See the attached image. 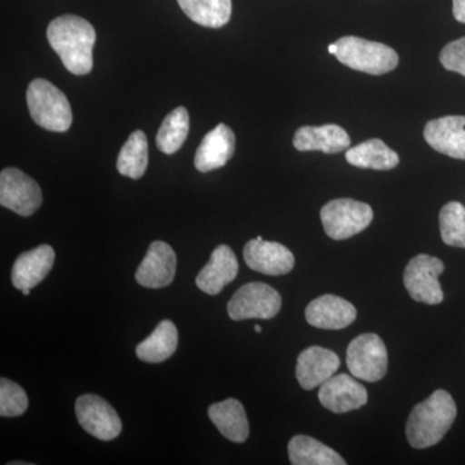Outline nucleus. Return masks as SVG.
<instances>
[{
  "label": "nucleus",
  "instance_id": "nucleus-1",
  "mask_svg": "<svg viewBox=\"0 0 465 465\" xmlns=\"http://www.w3.org/2000/svg\"><path fill=\"white\" fill-rule=\"evenodd\" d=\"M47 38L67 72L74 75L91 73L96 30L87 20L75 15L54 18L48 26Z\"/></svg>",
  "mask_w": 465,
  "mask_h": 465
},
{
  "label": "nucleus",
  "instance_id": "nucleus-2",
  "mask_svg": "<svg viewBox=\"0 0 465 465\" xmlns=\"http://www.w3.org/2000/svg\"><path fill=\"white\" fill-rule=\"evenodd\" d=\"M457 403L449 391L439 390L412 410L406 424V436L415 449L437 445L457 418Z\"/></svg>",
  "mask_w": 465,
  "mask_h": 465
},
{
  "label": "nucleus",
  "instance_id": "nucleus-3",
  "mask_svg": "<svg viewBox=\"0 0 465 465\" xmlns=\"http://www.w3.org/2000/svg\"><path fill=\"white\" fill-rule=\"evenodd\" d=\"M27 108L39 127L52 133H66L73 124L69 100L56 85L34 79L26 91Z\"/></svg>",
  "mask_w": 465,
  "mask_h": 465
},
{
  "label": "nucleus",
  "instance_id": "nucleus-4",
  "mask_svg": "<svg viewBox=\"0 0 465 465\" xmlns=\"http://www.w3.org/2000/svg\"><path fill=\"white\" fill-rule=\"evenodd\" d=\"M335 57L345 66L371 75H382L396 69L400 57L390 45L358 36H344L336 42Z\"/></svg>",
  "mask_w": 465,
  "mask_h": 465
},
{
  "label": "nucleus",
  "instance_id": "nucleus-5",
  "mask_svg": "<svg viewBox=\"0 0 465 465\" xmlns=\"http://www.w3.org/2000/svg\"><path fill=\"white\" fill-rule=\"evenodd\" d=\"M374 219L372 208L363 202L341 198L324 204L321 222L324 232L335 241H344L365 231Z\"/></svg>",
  "mask_w": 465,
  "mask_h": 465
},
{
  "label": "nucleus",
  "instance_id": "nucleus-6",
  "mask_svg": "<svg viewBox=\"0 0 465 465\" xmlns=\"http://www.w3.org/2000/svg\"><path fill=\"white\" fill-rule=\"evenodd\" d=\"M347 365L351 374L361 381L375 382L387 374L388 351L376 333H362L351 341L347 351Z\"/></svg>",
  "mask_w": 465,
  "mask_h": 465
},
{
  "label": "nucleus",
  "instance_id": "nucleus-7",
  "mask_svg": "<svg viewBox=\"0 0 465 465\" xmlns=\"http://www.w3.org/2000/svg\"><path fill=\"white\" fill-rule=\"evenodd\" d=\"M282 298L273 287L262 282L242 286L228 302V314L232 321L271 320L280 313Z\"/></svg>",
  "mask_w": 465,
  "mask_h": 465
},
{
  "label": "nucleus",
  "instance_id": "nucleus-8",
  "mask_svg": "<svg viewBox=\"0 0 465 465\" xmlns=\"http://www.w3.org/2000/svg\"><path fill=\"white\" fill-rule=\"evenodd\" d=\"M445 271V265L434 256H415L410 260L403 273V283L407 292L418 302L437 305L443 302V291L439 277Z\"/></svg>",
  "mask_w": 465,
  "mask_h": 465
},
{
  "label": "nucleus",
  "instance_id": "nucleus-9",
  "mask_svg": "<svg viewBox=\"0 0 465 465\" xmlns=\"http://www.w3.org/2000/svg\"><path fill=\"white\" fill-rule=\"evenodd\" d=\"M41 186L18 168L0 173V204L20 216H32L42 206Z\"/></svg>",
  "mask_w": 465,
  "mask_h": 465
},
{
  "label": "nucleus",
  "instance_id": "nucleus-10",
  "mask_svg": "<svg viewBox=\"0 0 465 465\" xmlns=\"http://www.w3.org/2000/svg\"><path fill=\"white\" fill-rule=\"evenodd\" d=\"M75 414L85 432L101 440H114L122 432V421L115 410L96 394L79 397Z\"/></svg>",
  "mask_w": 465,
  "mask_h": 465
},
{
  "label": "nucleus",
  "instance_id": "nucleus-11",
  "mask_svg": "<svg viewBox=\"0 0 465 465\" xmlns=\"http://www.w3.org/2000/svg\"><path fill=\"white\" fill-rule=\"evenodd\" d=\"M321 405L335 414L353 411L365 406L369 396L366 388L347 374L333 375L318 391Z\"/></svg>",
  "mask_w": 465,
  "mask_h": 465
},
{
  "label": "nucleus",
  "instance_id": "nucleus-12",
  "mask_svg": "<svg viewBox=\"0 0 465 465\" xmlns=\"http://www.w3.org/2000/svg\"><path fill=\"white\" fill-rule=\"evenodd\" d=\"M243 258L249 268L266 275L290 273L295 265L293 253L287 247L262 237L251 240L244 246Z\"/></svg>",
  "mask_w": 465,
  "mask_h": 465
},
{
  "label": "nucleus",
  "instance_id": "nucleus-13",
  "mask_svg": "<svg viewBox=\"0 0 465 465\" xmlns=\"http://www.w3.org/2000/svg\"><path fill=\"white\" fill-rule=\"evenodd\" d=\"M176 253L166 242L155 241L136 271V281L146 289H163L176 274Z\"/></svg>",
  "mask_w": 465,
  "mask_h": 465
},
{
  "label": "nucleus",
  "instance_id": "nucleus-14",
  "mask_svg": "<svg viewBox=\"0 0 465 465\" xmlns=\"http://www.w3.org/2000/svg\"><path fill=\"white\" fill-rule=\"evenodd\" d=\"M424 139L440 154L465 161V116L448 115L428 122Z\"/></svg>",
  "mask_w": 465,
  "mask_h": 465
},
{
  "label": "nucleus",
  "instance_id": "nucleus-15",
  "mask_svg": "<svg viewBox=\"0 0 465 465\" xmlns=\"http://www.w3.org/2000/svg\"><path fill=\"white\" fill-rule=\"evenodd\" d=\"M341 358L330 349L311 347L300 353L296 362V379L302 390L321 387L338 372Z\"/></svg>",
  "mask_w": 465,
  "mask_h": 465
},
{
  "label": "nucleus",
  "instance_id": "nucleus-16",
  "mask_svg": "<svg viewBox=\"0 0 465 465\" xmlns=\"http://www.w3.org/2000/svg\"><path fill=\"white\" fill-rule=\"evenodd\" d=\"M305 318L311 326L317 329L341 330L356 321L357 311L348 300L323 295L308 305Z\"/></svg>",
  "mask_w": 465,
  "mask_h": 465
},
{
  "label": "nucleus",
  "instance_id": "nucleus-17",
  "mask_svg": "<svg viewBox=\"0 0 465 465\" xmlns=\"http://www.w3.org/2000/svg\"><path fill=\"white\" fill-rule=\"evenodd\" d=\"M234 133L228 125L220 124L202 140L195 153L194 166L200 173H210L224 167L234 155Z\"/></svg>",
  "mask_w": 465,
  "mask_h": 465
},
{
  "label": "nucleus",
  "instance_id": "nucleus-18",
  "mask_svg": "<svg viewBox=\"0 0 465 465\" xmlns=\"http://www.w3.org/2000/svg\"><path fill=\"white\" fill-rule=\"evenodd\" d=\"M293 146L299 152H323L336 154L351 146V137L344 128L338 124H324L320 127L304 125L296 131Z\"/></svg>",
  "mask_w": 465,
  "mask_h": 465
},
{
  "label": "nucleus",
  "instance_id": "nucleus-19",
  "mask_svg": "<svg viewBox=\"0 0 465 465\" xmlns=\"http://www.w3.org/2000/svg\"><path fill=\"white\" fill-rule=\"evenodd\" d=\"M54 264V250L42 244L21 253L12 268V283L17 290H32L42 282Z\"/></svg>",
  "mask_w": 465,
  "mask_h": 465
},
{
  "label": "nucleus",
  "instance_id": "nucleus-20",
  "mask_svg": "<svg viewBox=\"0 0 465 465\" xmlns=\"http://www.w3.org/2000/svg\"><path fill=\"white\" fill-rule=\"evenodd\" d=\"M238 274V262L231 247L217 246L211 253L210 262L198 274L195 283L207 295H219L223 289L232 282Z\"/></svg>",
  "mask_w": 465,
  "mask_h": 465
},
{
  "label": "nucleus",
  "instance_id": "nucleus-21",
  "mask_svg": "<svg viewBox=\"0 0 465 465\" xmlns=\"http://www.w3.org/2000/svg\"><path fill=\"white\" fill-rule=\"evenodd\" d=\"M208 416L225 439L237 443L249 439V420L240 401L229 399L213 403L208 409Z\"/></svg>",
  "mask_w": 465,
  "mask_h": 465
},
{
  "label": "nucleus",
  "instance_id": "nucleus-22",
  "mask_svg": "<svg viewBox=\"0 0 465 465\" xmlns=\"http://www.w3.org/2000/svg\"><path fill=\"white\" fill-rule=\"evenodd\" d=\"M345 159L351 166L378 171L393 170L400 163L399 154L381 139L367 140L348 149Z\"/></svg>",
  "mask_w": 465,
  "mask_h": 465
},
{
  "label": "nucleus",
  "instance_id": "nucleus-23",
  "mask_svg": "<svg viewBox=\"0 0 465 465\" xmlns=\"http://www.w3.org/2000/svg\"><path fill=\"white\" fill-rule=\"evenodd\" d=\"M179 344V332L173 321L164 320L155 327L154 331L136 348L140 360L148 363H161L168 360Z\"/></svg>",
  "mask_w": 465,
  "mask_h": 465
},
{
  "label": "nucleus",
  "instance_id": "nucleus-24",
  "mask_svg": "<svg viewBox=\"0 0 465 465\" xmlns=\"http://www.w3.org/2000/svg\"><path fill=\"white\" fill-rule=\"evenodd\" d=\"M289 458L293 465H344V460L331 448L309 436L293 437L289 443Z\"/></svg>",
  "mask_w": 465,
  "mask_h": 465
},
{
  "label": "nucleus",
  "instance_id": "nucleus-25",
  "mask_svg": "<svg viewBox=\"0 0 465 465\" xmlns=\"http://www.w3.org/2000/svg\"><path fill=\"white\" fill-rule=\"evenodd\" d=\"M180 8L201 26H225L232 17V0H177Z\"/></svg>",
  "mask_w": 465,
  "mask_h": 465
},
{
  "label": "nucleus",
  "instance_id": "nucleus-26",
  "mask_svg": "<svg viewBox=\"0 0 465 465\" xmlns=\"http://www.w3.org/2000/svg\"><path fill=\"white\" fill-rule=\"evenodd\" d=\"M149 145L146 134L143 131H134L118 155L116 168L118 173L130 179H142L148 168Z\"/></svg>",
  "mask_w": 465,
  "mask_h": 465
},
{
  "label": "nucleus",
  "instance_id": "nucleus-27",
  "mask_svg": "<svg viewBox=\"0 0 465 465\" xmlns=\"http://www.w3.org/2000/svg\"><path fill=\"white\" fill-rule=\"evenodd\" d=\"M191 121L189 112L179 106L164 118L157 134V146L164 154H173L182 148L188 137Z\"/></svg>",
  "mask_w": 465,
  "mask_h": 465
},
{
  "label": "nucleus",
  "instance_id": "nucleus-28",
  "mask_svg": "<svg viewBox=\"0 0 465 465\" xmlns=\"http://www.w3.org/2000/svg\"><path fill=\"white\" fill-rule=\"evenodd\" d=\"M440 231L443 243L465 249V207L460 202H449L442 207Z\"/></svg>",
  "mask_w": 465,
  "mask_h": 465
},
{
  "label": "nucleus",
  "instance_id": "nucleus-29",
  "mask_svg": "<svg viewBox=\"0 0 465 465\" xmlns=\"http://www.w3.org/2000/svg\"><path fill=\"white\" fill-rule=\"evenodd\" d=\"M29 406L25 391L16 382L2 378L0 381V415L15 418L23 415Z\"/></svg>",
  "mask_w": 465,
  "mask_h": 465
},
{
  "label": "nucleus",
  "instance_id": "nucleus-30",
  "mask_svg": "<svg viewBox=\"0 0 465 465\" xmlns=\"http://www.w3.org/2000/svg\"><path fill=\"white\" fill-rule=\"evenodd\" d=\"M440 61L446 70L465 76V36L446 45L440 51Z\"/></svg>",
  "mask_w": 465,
  "mask_h": 465
},
{
  "label": "nucleus",
  "instance_id": "nucleus-31",
  "mask_svg": "<svg viewBox=\"0 0 465 465\" xmlns=\"http://www.w3.org/2000/svg\"><path fill=\"white\" fill-rule=\"evenodd\" d=\"M452 14L459 23L465 24V0H452Z\"/></svg>",
  "mask_w": 465,
  "mask_h": 465
},
{
  "label": "nucleus",
  "instance_id": "nucleus-32",
  "mask_svg": "<svg viewBox=\"0 0 465 465\" xmlns=\"http://www.w3.org/2000/svg\"><path fill=\"white\" fill-rule=\"evenodd\" d=\"M336 51H338V47H336V43H332V45H329V52L330 54H333V56H335Z\"/></svg>",
  "mask_w": 465,
  "mask_h": 465
},
{
  "label": "nucleus",
  "instance_id": "nucleus-33",
  "mask_svg": "<svg viewBox=\"0 0 465 465\" xmlns=\"http://www.w3.org/2000/svg\"><path fill=\"white\" fill-rule=\"evenodd\" d=\"M255 331H256V332H258V333H260V332H262V327H260V326H259V324H256V326H255Z\"/></svg>",
  "mask_w": 465,
  "mask_h": 465
},
{
  "label": "nucleus",
  "instance_id": "nucleus-34",
  "mask_svg": "<svg viewBox=\"0 0 465 465\" xmlns=\"http://www.w3.org/2000/svg\"><path fill=\"white\" fill-rule=\"evenodd\" d=\"M23 292H24V295H26V296L30 295V290L29 289L24 290Z\"/></svg>",
  "mask_w": 465,
  "mask_h": 465
}]
</instances>
